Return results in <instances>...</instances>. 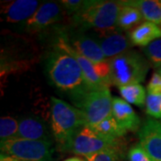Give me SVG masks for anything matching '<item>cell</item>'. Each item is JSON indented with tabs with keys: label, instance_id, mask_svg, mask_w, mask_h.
Instances as JSON below:
<instances>
[{
	"label": "cell",
	"instance_id": "1",
	"mask_svg": "<svg viewBox=\"0 0 161 161\" xmlns=\"http://www.w3.org/2000/svg\"><path fill=\"white\" fill-rule=\"evenodd\" d=\"M45 70L49 81L58 90L66 93L71 100L92 91L77 60L54 43L47 55Z\"/></svg>",
	"mask_w": 161,
	"mask_h": 161
},
{
	"label": "cell",
	"instance_id": "2",
	"mask_svg": "<svg viewBox=\"0 0 161 161\" xmlns=\"http://www.w3.org/2000/svg\"><path fill=\"white\" fill-rule=\"evenodd\" d=\"M121 8V1L86 0L80 11L72 16V26L84 31L94 30L95 32L115 30Z\"/></svg>",
	"mask_w": 161,
	"mask_h": 161
},
{
	"label": "cell",
	"instance_id": "3",
	"mask_svg": "<svg viewBox=\"0 0 161 161\" xmlns=\"http://www.w3.org/2000/svg\"><path fill=\"white\" fill-rule=\"evenodd\" d=\"M51 132L58 150L67 152L78 129L85 125L80 110L62 99L51 98Z\"/></svg>",
	"mask_w": 161,
	"mask_h": 161
},
{
	"label": "cell",
	"instance_id": "4",
	"mask_svg": "<svg viewBox=\"0 0 161 161\" xmlns=\"http://www.w3.org/2000/svg\"><path fill=\"white\" fill-rule=\"evenodd\" d=\"M108 61L111 83L118 88L144 81L150 67V63L142 55L131 49Z\"/></svg>",
	"mask_w": 161,
	"mask_h": 161
},
{
	"label": "cell",
	"instance_id": "5",
	"mask_svg": "<svg viewBox=\"0 0 161 161\" xmlns=\"http://www.w3.org/2000/svg\"><path fill=\"white\" fill-rule=\"evenodd\" d=\"M72 102L81 112L87 126H95L112 115L113 98L108 89L85 92L72 99Z\"/></svg>",
	"mask_w": 161,
	"mask_h": 161
},
{
	"label": "cell",
	"instance_id": "6",
	"mask_svg": "<svg viewBox=\"0 0 161 161\" xmlns=\"http://www.w3.org/2000/svg\"><path fill=\"white\" fill-rule=\"evenodd\" d=\"M1 153L24 161H53L54 142L14 138L0 142Z\"/></svg>",
	"mask_w": 161,
	"mask_h": 161
},
{
	"label": "cell",
	"instance_id": "7",
	"mask_svg": "<svg viewBox=\"0 0 161 161\" xmlns=\"http://www.w3.org/2000/svg\"><path fill=\"white\" fill-rule=\"evenodd\" d=\"M108 148H120V141L107 138L92 127L83 125L75 132L67 152L86 158Z\"/></svg>",
	"mask_w": 161,
	"mask_h": 161
},
{
	"label": "cell",
	"instance_id": "8",
	"mask_svg": "<svg viewBox=\"0 0 161 161\" xmlns=\"http://www.w3.org/2000/svg\"><path fill=\"white\" fill-rule=\"evenodd\" d=\"M64 33L70 46L93 64L107 60L95 37L75 28L71 31H64Z\"/></svg>",
	"mask_w": 161,
	"mask_h": 161
},
{
	"label": "cell",
	"instance_id": "9",
	"mask_svg": "<svg viewBox=\"0 0 161 161\" xmlns=\"http://www.w3.org/2000/svg\"><path fill=\"white\" fill-rule=\"evenodd\" d=\"M64 9L58 2H45L40 4L34 14L24 23L27 32L34 33L45 31L63 19Z\"/></svg>",
	"mask_w": 161,
	"mask_h": 161
},
{
	"label": "cell",
	"instance_id": "10",
	"mask_svg": "<svg viewBox=\"0 0 161 161\" xmlns=\"http://www.w3.org/2000/svg\"><path fill=\"white\" fill-rule=\"evenodd\" d=\"M139 143L152 161H161V120L149 118L140 128Z\"/></svg>",
	"mask_w": 161,
	"mask_h": 161
},
{
	"label": "cell",
	"instance_id": "11",
	"mask_svg": "<svg viewBox=\"0 0 161 161\" xmlns=\"http://www.w3.org/2000/svg\"><path fill=\"white\" fill-rule=\"evenodd\" d=\"M96 40L101 47L106 58H115L124 52L130 50L132 46L128 35H125L117 28L108 31L97 32Z\"/></svg>",
	"mask_w": 161,
	"mask_h": 161
},
{
	"label": "cell",
	"instance_id": "12",
	"mask_svg": "<svg viewBox=\"0 0 161 161\" xmlns=\"http://www.w3.org/2000/svg\"><path fill=\"white\" fill-rule=\"evenodd\" d=\"M40 3L37 0H16L2 6L5 21L10 23H25L31 17Z\"/></svg>",
	"mask_w": 161,
	"mask_h": 161
},
{
	"label": "cell",
	"instance_id": "13",
	"mask_svg": "<svg viewBox=\"0 0 161 161\" xmlns=\"http://www.w3.org/2000/svg\"><path fill=\"white\" fill-rule=\"evenodd\" d=\"M17 137L33 141L55 142L49 128L43 121L36 117H23L19 121Z\"/></svg>",
	"mask_w": 161,
	"mask_h": 161
},
{
	"label": "cell",
	"instance_id": "14",
	"mask_svg": "<svg viewBox=\"0 0 161 161\" xmlns=\"http://www.w3.org/2000/svg\"><path fill=\"white\" fill-rule=\"evenodd\" d=\"M112 115L126 131L135 132L141 128V120L131 105L120 98H113Z\"/></svg>",
	"mask_w": 161,
	"mask_h": 161
},
{
	"label": "cell",
	"instance_id": "15",
	"mask_svg": "<svg viewBox=\"0 0 161 161\" xmlns=\"http://www.w3.org/2000/svg\"><path fill=\"white\" fill-rule=\"evenodd\" d=\"M128 37L132 46L146 47L153 41L161 39V27L155 23L145 22L132 29Z\"/></svg>",
	"mask_w": 161,
	"mask_h": 161
},
{
	"label": "cell",
	"instance_id": "16",
	"mask_svg": "<svg viewBox=\"0 0 161 161\" xmlns=\"http://www.w3.org/2000/svg\"><path fill=\"white\" fill-rule=\"evenodd\" d=\"M125 4L137 8L147 22L161 25V1L158 0H129Z\"/></svg>",
	"mask_w": 161,
	"mask_h": 161
},
{
	"label": "cell",
	"instance_id": "17",
	"mask_svg": "<svg viewBox=\"0 0 161 161\" xmlns=\"http://www.w3.org/2000/svg\"><path fill=\"white\" fill-rule=\"evenodd\" d=\"M122 8H121L119 15L117 18L116 28L120 30L121 31H129L133 27H137L143 20V16L139 9L129 6L121 1Z\"/></svg>",
	"mask_w": 161,
	"mask_h": 161
},
{
	"label": "cell",
	"instance_id": "18",
	"mask_svg": "<svg viewBox=\"0 0 161 161\" xmlns=\"http://www.w3.org/2000/svg\"><path fill=\"white\" fill-rule=\"evenodd\" d=\"M121 97L127 103L143 108L146 103V91L141 83H133L119 88Z\"/></svg>",
	"mask_w": 161,
	"mask_h": 161
},
{
	"label": "cell",
	"instance_id": "19",
	"mask_svg": "<svg viewBox=\"0 0 161 161\" xmlns=\"http://www.w3.org/2000/svg\"><path fill=\"white\" fill-rule=\"evenodd\" d=\"M92 128L100 135L114 140H119V138L123 137L127 132L126 130L121 126L113 115H109Z\"/></svg>",
	"mask_w": 161,
	"mask_h": 161
},
{
	"label": "cell",
	"instance_id": "20",
	"mask_svg": "<svg viewBox=\"0 0 161 161\" xmlns=\"http://www.w3.org/2000/svg\"><path fill=\"white\" fill-rule=\"evenodd\" d=\"M19 122L12 116H2L0 118V140L6 142L17 138Z\"/></svg>",
	"mask_w": 161,
	"mask_h": 161
},
{
	"label": "cell",
	"instance_id": "21",
	"mask_svg": "<svg viewBox=\"0 0 161 161\" xmlns=\"http://www.w3.org/2000/svg\"><path fill=\"white\" fill-rule=\"evenodd\" d=\"M143 53L150 65L157 69L161 67V39L155 40L149 46L143 47Z\"/></svg>",
	"mask_w": 161,
	"mask_h": 161
},
{
	"label": "cell",
	"instance_id": "22",
	"mask_svg": "<svg viewBox=\"0 0 161 161\" xmlns=\"http://www.w3.org/2000/svg\"><path fill=\"white\" fill-rule=\"evenodd\" d=\"M145 107L148 115L157 120H161V93L149 94L146 98Z\"/></svg>",
	"mask_w": 161,
	"mask_h": 161
},
{
	"label": "cell",
	"instance_id": "23",
	"mask_svg": "<svg viewBox=\"0 0 161 161\" xmlns=\"http://www.w3.org/2000/svg\"><path fill=\"white\" fill-rule=\"evenodd\" d=\"M86 161H121L120 150L119 148H108L86 157Z\"/></svg>",
	"mask_w": 161,
	"mask_h": 161
},
{
	"label": "cell",
	"instance_id": "24",
	"mask_svg": "<svg viewBox=\"0 0 161 161\" xmlns=\"http://www.w3.org/2000/svg\"><path fill=\"white\" fill-rule=\"evenodd\" d=\"M128 159L129 161H152L149 154L140 143L134 144L129 150Z\"/></svg>",
	"mask_w": 161,
	"mask_h": 161
},
{
	"label": "cell",
	"instance_id": "25",
	"mask_svg": "<svg viewBox=\"0 0 161 161\" xmlns=\"http://www.w3.org/2000/svg\"><path fill=\"white\" fill-rule=\"evenodd\" d=\"M84 0H62L61 5L63 6L66 14L73 16L80 11V8L84 5Z\"/></svg>",
	"mask_w": 161,
	"mask_h": 161
},
{
	"label": "cell",
	"instance_id": "26",
	"mask_svg": "<svg viewBox=\"0 0 161 161\" xmlns=\"http://www.w3.org/2000/svg\"><path fill=\"white\" fill-rule=\"evenodd\" d=\"M147 92L149 94L161 93V75L158 73H154L147 85Z\"/></svg>",
	"mask_w": 161,
	"mask_h": 161
},
{
	"label": "cell",
	"instance_id": "27",
	"mask_svg": "<svg viewBox=\"0 0 161 161\" xmlns=\"http://www.w3.org/2000/svg\"><path fill=\"white\" fill-rule=\"evenodd\" d=\"M0 161H24V160H22V159L16 158H14V157L5 155V154H2V153H1V155H0Z\"/></svg>",
	"mask_w": 161,
	"mask_h": 161
},
{
	"label": "cell",
	"instance_id": "28",
	"mask_svg": "<svg viewBox=\"0 0 161 161\" xmlns=\"http://www.w3.org/2000/svg\"><path fill=\"white\" fill-rule=\"evenodd\" d=\"M64 161H86L84 160V159H82V158H78V157H72V158H66L65 160Z\"/></svg>",
	"mask_w": 161,
	"mask_h": 161
},
{
	"label": "cell",
	"instance_id": "29",
	"mask_svg": "<svg viewBox=\"0 0 161 161\" xmlns=\"http://www.w3.org/2000/svg\"><path fill=\"white\" fill-rule=\"evenodd\" d=\"M157 73H158L159 75H161V67H159V68H158V70H157Z\"/></svg>",
	"mask_w": 161,
	"mask_h": 161
}]
</instances>
